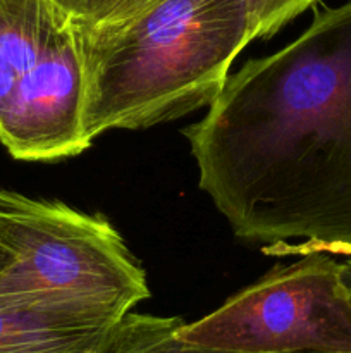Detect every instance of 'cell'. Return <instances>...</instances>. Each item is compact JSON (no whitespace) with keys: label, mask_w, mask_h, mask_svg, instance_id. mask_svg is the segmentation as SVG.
I'll use <instances>...</instances> for the list:
<instances>
[{"label":"cell","mask_w":351,"mask_h":353,"mask_svg":"<svg viewBox=\"0 0 351 353\" xmlns=\"http://www.w3.org/2000/svg\"><path fill=\"white\" fill-rule=\"evenodd\" d=\"M198 185L267 255L351 257V0L229 74L182 130Z\"/></svg>","instance_id":"cell-1"},{"label":"cell","mask_w":351,"mask_h":353,"mask_svg":"<svg viewBox=\"0 0 351 353\" xmlns=\"http://www.w3.org/2000/svg\"><path fill=\"white\" fill-rule=\"evenodd\" d=\"M79 31L92 143L105 131L143 130L209 107L255 40L243 0H157L123 23Z\"/></svg>","instance_id":"cell-2"},{"label":"cell","mask_w":351,"mask_h":353,"mask_svg":"<svg viewBox=\"0 0 351 353\" xmlns=\"http://www.w3.org/2000/svg\"><path fill=\"white\" fill-rule=\"evenodd\" d=\"M0 305L116 324L150 296L147 274L107 217L0 190Z\"/></svg>","instance_id":"cell-3"},{"label":"cell","mask_w":351,"mask_h":353,"mask_svg":"<svg viewBox=\"0 0 351 353\" xmlns=\"http://www.w3.org/2000/svg\"><path fill=\"white\" fill-rule=\"evenodd\" d=\"M81 31L58 0H0V141L17 161L92 147Z\"/></svg>","instance_id":"cell-4"},{"label":"cell","mask_w":351,"mask_h":353,"mask_svg":"<svg viewBox=\"0 0 351 353\" xmlns=\"http://www.w3.org/2000/svg\"><path fill=\"white\" fill-rule=\"evenodd\" d=\"M272 269L217 310L178 327L186 343L241 353H351V299L326 254Z\"/></svg>","instance_id":"cell-5"},{"label":"cell","mask_w":351,"mask_h":353,"mask_svg":"<svg viewBox=\"0 0 351 353\" xmlns=\"http://www.w3.org/2000/svg\"><path fill=\"white\" fill-rule=\"evenodd\" d=\"M116 324L0 305V353H100Z\"/></svg>","instance_id":"cell-6"},{"label":"cell","mask_w":351,"mask_h":353,"mask_svg":"<svg viewBox=\"0 0 351 353\" xmlns=\"http://www.w3.org/2000/svg\"><path fill=\"white\" fill-rule=\"evenodd\" d=\"M179 317L129 312L114 326L100 353H241L186 343L178 338Z\"/></svg>","instance_id":"cell-7"},{"label":"cell","mask_w":351,"mask_h":353,"mask_svg":"<svg viewBox=\"0 0 351 353\" xmlns=\"http://www.w3.org/2000/svg\"><path fill=\"white\" fill-rule=\"evenodd\" d=\"M157 0H74L72 16L81 28H102L123 23Z\"/></svg>","instance_id":"cell-8"},{"label":"cell","mask_w":351,"mask_h":353,"mask_svg":"<svg viewBox=\"0 0 351 353\" xmlns=\"http://www.w3.org/2000/svg\"><path fill=\"white\" fill-rule=\"evenodd\" d=\"M317 0H243L253 24L255 38H267L295 19Z\"/></svg>","instance_id":"cell-9"},{"label":"cell","mask_w":351,"mask_h":353,"mask_svg":"<svg viewBox=\"0 0 351 353\" xmlns=\"http://www.w3.org/2000/svg\"><path fill=\"white\" fill-rule=\"evenodd\" d=\"M341 281H343L344 288L348 290L350 293V299H351V257L348 259L346 262L341 264Z\"/></svg>","instance_id":"cell-10"},{"label":"cell","mask_w":351,"mask_h":353,"mask_svg":"<svg viewBox=\"0 0 351 353\" xmlns=\"http://www.w3.org/2000/svg\"><path fill=\"white\" fill-rule=\"evenodd\" d=\"M9 262H10L9 250H7V248L0 243V272H2L7 265H9Z\"/></svg>","instance_id":"cell-11"},{"label":"cell","mask_w":351,"mask_h":353,"mask_svg":"<svg viewBox=\"0 0 351 353\" xmlns=\"http://www.w3.org/2000/svg\"><path fill=\"white\" fill-rule=\"evenodd\" d=\"M58 2L67 7L69 10H72V7H74V0H58Z\"/></svg>","instance_id":"cell-12"}]
</instances>
